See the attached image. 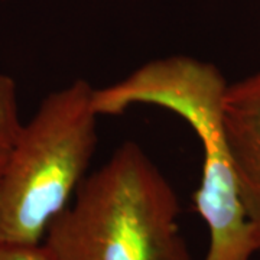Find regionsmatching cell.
<instances>
[{"label":"cell","instance_id":"3957f363","mask_svg":"<svg viewBox=\"0 0 260 260\" xmlns=\"http://www.w3.org/2000/svg\"><path fill=\"white\" fill-rule=\"evenodd\" d=\"M94 90L78 78L23 123L0 174V244H41L71 204L97 148Z\"/></svg>","mask_w":260,"mask_h":260},{"label":"cell","instance_id":"277c9868","mask_svg":"<svg viewBox=\"0 0 260 260\" xmlns=\"http://www.w3.org/2000/svg\"><path fill=\"white\" fill-rule=\"evenodd\" d=\"M224 124L240 197L260 251V71L229 85Z\"/></svg>","mask_w":260,"mask_h":260},{"label":"cell","instance_id":"52a82bcc","mask_svg":"<svg viewBox=\"0 0 260 260\" xmlns=\"http://www.w3.org/2000/svg\"><path fill=\"white\" fill-rule=\"evenodd\" d=\"M8 153L9 152H0V174L5 168V164H6V159H8Z\"/></svg>","mask_w":260,"mask_h":260},{"label":"cell","instance_id":"7a4b0ae2","mask_svg":"<svg viewBox=\"0 0 260 260\" xmlns=\"http://www.w3.org/2000/svg\"><path fill=\"white\" fill-rule=\"evenodd\" d=\"M177 192L136 142L87 175L48 227L56 260H194L179 227Z\"/></svg>","mask_w":260,"mask_h":260},{"label":"cell","instance_id":"6da1fadb","mask_svg":"<svg viewBox=\"0 0 260 260\" xmlns=\"http://www.w3.org/2000/svg\"><path fill=\"white\" fill-rule=\"evenodd\" d=\"M227 88L214 64L172 55L146 62L119 83L95 88L93 95L99 116H116L132 106L150 104L175 113L192 127L204 152L201 184L194 194L195 210L210 236L203 260H250L259 253L225 133Z\"/></svg>","mask_w":260,"mask_h":260},{"label":"cell","instance_id":"8992f818","mask_svg":"<svg viewBox=\"0 0 260 260\" xmlns=\"http://www.w3.org/2000/svg\"><path fill=\"white\" fill-rule=\"evenodd\" d=\"M0 260H56L44 243L0 244Z\"/></svg>","mask_w":260,"mask_h":260},{"label":"cell","instance_id":"5b68a950","mask_svg":"<svg viewBox=\"0 0 260 260\" xmlns=\"http://www.w3.org/2000/svg\"><path fill=\"white\" fill-rule=\"evenodd\" d=\"M22 126L16 83L10 75L0 74V152H9Z\"/></svg>","mask_w":260,"mask_h":260}]
</instances>
